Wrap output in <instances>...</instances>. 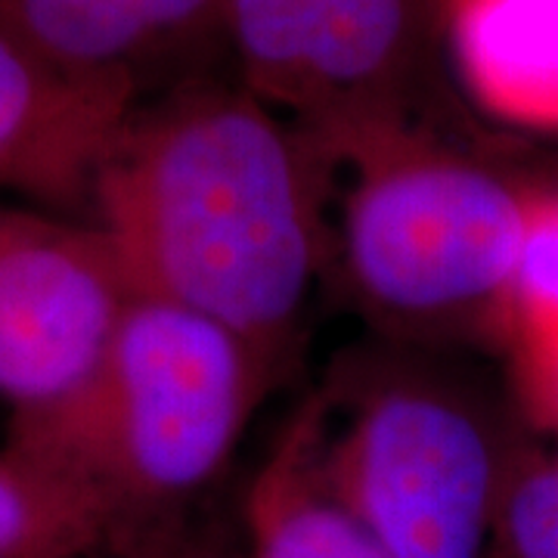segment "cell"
Returning a JSON list of instances; mask_svg holds the SVG:
<instances>
[{"instance_id":"cell-12","label":"cell","mask_w":558,"mask_h":558,"mask_svg":"<svg viewBox=\"0 0 558 558\" xmlns=\"http://www.w3.org/2000/svg\"><path fill=\"white\" fill-rule=\"evenodd\" d=\"M490 332L506 351L558 339V186L531 190L519 255Z\"/></svg>"},{"instance_id":"cell-8","label":"cell","mask_w":558,"mask_h":558,"mask_svg":"<svg viewBox=\"0 0 558 558\" xmlns=\"http://www.w3.org/2000/svg\"><path fill=\"white\" fill-rule=\"evenodd\" d=\"M0 13L62 65L140 97L227 57V0H0Z\"/></svg>"},{"instance_id":"cell-15","label":"cell","mask_w":558,"mask_h":558,"mask_svg":"<svg viewBox=\"0 0 558 558\" xmlns=\"http://www.w3.org/2000/svg\"><path fill=\"white\" fill-rule=\"evenodd\" d=\"M165 558H233L227 553V546L218 543L215 537L190 539V543H178Z\"/></svg>"},{"instance_id":"cell-2","label":"cell","mask_w":558,"mask_h":558,"mask_svg":"<svg viewBox=\"0 0 558 558\" xmlns=\"http://www.w3.org/2000/svg\"><path fill=\"white\" fill-rule=\"evenodd\" d=\"M270 373L218 323L134 295L78 391L10 418L3 447L100 512L102 558H159L168 524L227 469Z\"/></svg>"},{"instance_id":"cell-5","label":"cell","mask_w":558,"mask_h":558,"mask_svg":"<svg viewBox=\"0 0 558 558\" xmlns=\"http://www.w3.org/2000/svg\"><path fill=\"white\" fill-rule=\"evenodd\" d=\"M506 450L444 385L381 381L339 435H319V472L388 558H487Z\"/></svg>"},{"instance_id":"cell-11","label":"cell","mask_w":558,"mask_h":558,"mask_svg":"<svg viewBox=\"0 0 558 558\" xmlns=\"http://www.w3.org/2000/svg\"><path fill=\"white\" fill-rule=\"evenodd\" d=\"M106 546L87 499L0 447V558H102Z\"/></svg>"},{"instance_id":"cell-13","label":"cell","mask_w":558,"mask_h":558,"mask_svg":"<svg viewBox=\"0 0 558 558\" xmlns=\"http://www.w3.org/2000/svg\"><path fill=\"white\" fill-rule=\"evenodd\" d=\"M487 558H558V457L509 447Z\"/></svg>"},{"instance_id":"cell-7","label":"cell","mask_w":558,"mask_h":558,"mask_svg":"<svg viewBox=\"0 0 558 558\" xmlns=\"http://www.w3.org/2000/svg\"><path fill=\"white\" fill-rule=\"evenodd\" d=\"M137 100L121 81L53 60L0 13V193L90 211L102 159Z\"/></svg>"},{"instance_id":"cell-14","label":"cell","mask_w":558,"mask_h":558,"mask_svg":"<svg viewBox=\"0 0 558 558\" xmlns=\"http://www.w3.org/2000/svg\"><path fill=\"white\" fill-rule=\"evenodd\" d=\"M512 381L524 416L558 438V339L509 351Z\"/></svg>"},{"instance_id":"cell-4","label":"cell","mask_w":558,"mask_h":558,"mask_svg":"<svg viewBox=\"0 0 558 558\" xmlns=\"http://www.w3.org/2000/svg\"><path fill=\"white\" fill-rule=\"evenodd\" d=\"M444 0H227L233 75L336 171L360 143L422 119Z\"/></svg>"},{"instance_id":"cell-9","label":"cell","mask_w":558,"mask_h":558,"mask_svg":"<svg viewBox=\"0 0 558 558\" xmlns=\"http://www.w3.org/2000/svg\"><path fill=\"white\" fill-rule=\"evenodd\" d=\"M440 62L490 121L558 137V0H444Z\"/></svg>"},{"instance_id":"cell-3","label":"cell","mask_w":558,"mask_h":558,"mask_svg":"<svg viewBox=\"0 0 558 558\" xmlns=\"http://www.w3.org/2000/svg\"><path fill=\"white\" fill-rule=\"evenodd\" d=\"M339 168L351 174L341 252L360 301L416 332L490 329L534 183L450 146L425 121L360 143Z\"/></svg>"},{"instance_id":"cell-16","label":"cell","mask_w":558,"mask_h":558,"mask_svg":"<svg viewBox=\"0 0 558 558\" xmlns=\"http://www.w3.org/2000/svg\"><path fill=\"white\" fill-rule=\"evenodd\" d=\"M556 457H558V450H556Z\"/></svg>"},{"instance_id":"cell-6","label":"cell","mask_w":558,"mask_h":558,"mask_svg":"<svg viewBox=\"0 0 558 558\" xmlns=\"http://www.w3.org/2000/svg\"><path fill=\"white\" fill-rule=\"evenodd\" d=\"M131 301L97 223L0 205V400L13 416L78 391Z\"/></svg>"},{"instance_id":"cell-1","label":"cell","mask_w":558,"mask_h":558,"mask_svg":"<svg viewBox=\"0 0 558 558\" xmlns=\"http://www.w3.org/2000/svg\"><path fill=\"white\" fill-rule=\"evenodd\" d=\"M329 174L299 124L236 75L205 72L128 112L90 223L137 299L211 319L277 366L317 274Z\"/></svg>"},{"instance_id":"cell-10","label":"cell","mask_w":558,"mask_h":558,"mask_svg":"<svg viewBox=\"0 0 558 558\" xmlns=\"http://www.w3.org/2000/svg\"><path fill=\"white\" fill-rule=\"evenodd\" d=\"M319 422L295 418L245 494L242 558H388L319 472Z\"/></svg>"}]
</instances>
